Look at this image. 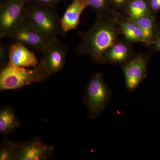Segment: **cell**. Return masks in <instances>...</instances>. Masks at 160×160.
<instances>
[{
  "label": "cell",
  "instance_id": "6da1fadb",
  "mask_svg": "<svg viewBox=\"0 0 160 160\" xmlns=\"http://www.w3.org/2000/svg\"><path fill=\"white\" fill-rule=\"evenodd\" d=\"M116 12L97 16L93 26L80 34L78 49L80 54L87 55L94 63L102 64L106 50L118 40L121 35L116 20Z\"/></svg>",
  "mask_w": 160,
  "mask_h": 160
},
{
  "label": "cell",
  "instance_id": "7a4b0ae2",
  "mask_svg": "<svg viewBox=\"0 0 160 160\" xmlns=\"http://www.w3.org/2000/svg\"><path fill=\"white\" fill-rule=\"evenodd\" d=\"M50 75L41 63L37 67H21L6 65L0 72V90H15L33 83L43 82Z\"/></svg>",
  "mask_w": 160,
  "mask_h": 160
},
{
  "label": "cell",
  "instance_id": "3957f363",
  "mask_svg": "<svg viewBox=\"0 0 160 160\" xmlns=\"http://www.w3.org/2000/svg\"><path fill=\"white\" fill-rule=\"evenodd\" d=\"M25 21L49 39L58 38L62 35L61 19L52 7L32 6Z\"/></svg>",
  "mask_w": 160,
  "mask_h": 160
},
{
  "label": "cell",
  "instance_id": "277c9868",
  "mask_svg": "<svg viewBox=\"0 0 160 160\" xmlns=\"http://www.w3.org/2000/svg\"><path fill=\"white\" fill-rule=\"evenodd\" d=\"M111 91L105 82L102 73L97 72L89 78L86 91L88 117L94 119L102 114L109 102Z\"/></svg>",
  "mask_w": 160,
  "mask_h": 160
},
{
  "label": "cell",
  "instance_id": "5b68a950",
  "mask_svg": "<svg viewBox=\"0 0 160 160\" xmlns=\"http://www.w3.org/2000/svg\"><path fill=\"white\" fill-rule=\"evenodd\" d=\"M27 0H6L0 8V38L9 33L26 19Z\"/></svg>",
  "mask_w": 160,
  "mask_h": 160
},
{
  "label": "cell",
  "instance_id": "8992f818",
  "mask_svg": "<svg viewBox=\"0 0 160 160\" xmlns=\"http://www.w3.org/2000/svg\"><path fill=\"white\" fill-rule=\"evenodd\" d=\"M149 53L135 54L126 64L121 66L122 69L126 89L134 91L147 76V66Z\"/></svg>",
  "mask_w": 160,
  "mask_h": 160
},
{
  "label": "cell",
  "instance_id": "52a82bcc",
  "mask_svg": "<svg viewBox=\"0 0 160 160\" xmlns=\"http://www.w3.org/2000/svg\"><path fill=\"white\" fill-rule=\"evenodd\" d=\"M68 48L59 38L50 40L42 52L40 63L50 75L60 72L65 67Z\"/></svg>",
  "mask_w": 160,
  "mask_h": 160
},
{
  "label": "cell",
  "instance_id": "ba28073f",
  "mask_svg": "<svg viewBox=\"0 0 160 160\" xmlns=\"http://www.w3.org/2000/svg\"><path fill=\"white\" fill-rule=\"evenodd\" d=\"M7 37L41 52L51 40L41 34L25 20L17 26Z\"/></svg>",
  "mask_w": 160,
  "mask_h": 160
},
{
  "label": "cell",
  "instance_id": "9c48e42d",
  "mask_svg": "<svg viewBox=\"0 0 160 160\" xmlns=\"http://www.w3.org/2000/svg\"><path fill=\"white\" fill-rule=\"evenodd\" d=\"M54 147L39 138L17 143L14 160H46L52 157Z\"/></svg>",
  "mask_w": 160,
  "mask_h": 160
},
{
  "label": "cell",
  "instance_id": "30bf717a",
  "mask_svg": "<svg viewBox=\"0 0 160 160\" xmlns=\"http://www.w3.org/2000/svg\"><path fill=\"white\" fill-rule=\"evenodd\" d=\"M8 51V65L10 66L31 68L37 67L39 64L34 52L22 43H13L9 47Z\"/></svg>",
  "mask_w": 160,
  "mask_h": 160
},
{
  "label": "cell",
  "instance_id": "8fae6325",
  "mask_svg": "<svg viewBox=\"0 0 160 160\" xmlns=\"http://www.w3.org/2000/svg\"><path fill=\"white\" fill-rule=\"evenodd\" d=\"M135 55L131 43L125 40H118L106 50L103 56L102 64L108 63L121 66L131 59Z\"/></svg>",
  "mask_w": 160,
  "mask_h": 160
},
{
  "label": "cell",
  "instance_id": "7c38bea8",
  "mask_svg": "<svg viewBox=\"0 0 160 160\" xmlns=\"http://www.w3.org/2000/svg\"><path fill=\"white\" fill-rule=\"evenodd\" d=\"M88 3L86 0H73L67 8L61 19L62 35L77 28L82 12Z\"/></svg>",
  "mask_w": 160,
  "mask_h": 160
},
{
  "label": "cell",
  "instance_id": "4fadbf2b",
  "mask_svg": "<svg viewBox=\"0 0 160 160\" xmlns=\"http://www.w3.org/2000/svg\"><path fill=\"white\" fill-rule=\"evenodd\" d=\"M115 18L120 34L126 41L131 44L143 43L142 31L134 21L118 12H116Z\"/></svg>",
  "mask_w": 160,
  "mask_h": 160
},
{
  "label": "cell",
  "instance_id": "5bb4252c",
  "mask_svg": "<svg viewBox=\"0 0 160 160\" xmlns=\"http://www.w3.org/2000/svg\"><path fill=\"white\" fill-rule=\"evenodd\" d=\"M134 22L142 31L143 44L147 46H153L160 31V26L158 22L156 14L151 13Z\"/></svg>",
  "mask_w": 160,
  "mask_h": 160
},
{
  "label": "cell",
  "instance_id": "9a60e30c",
  "mask_svg": "<svg viewBox=\"0 0 160 160\" xmlns=\"http://www.w3.org/2000/svg\"><path fill=\"white\" fill-rule=\"evenodd\" d=\"M21 124L13 109L10 106L3 107L0 111V132L6 135L19 128Z\"/></svg>",
  "mask_w": 160,
  "mask_h": 160
},
{
  "label": "cell",
  "instance_id": "2e32d148",
  "mask_svg": "<svg viewBox=\"0 0 160 160\" xmlns=\"http://www.w3.org/2000/svg\"><path fill=\"white\" fill-rule=\"evenodd\" d=\"M124 12L125 16L133 21L153 13L150 9L148 0H129Z\"/></svg>",
  "mask_w": 160,
  "mask_h": 160
},
{
  "label": "cell",
  "instance_id": "e0dca14e",
  "mask_svg": "<svg viewBox=\"0 0 160 160\" xmlns=\"http://www.w3.org/2000/svg\"><path fill=\"white\" fill-rule=\"evenodd\" d=\"M17 143L6 138L1 145L0 160H14Z\"/></svg>",
  "mask_w": 160,
  "mask_h": 160
},
{
  "label": "cell",
  "instance_id": "ac0fdd59",
  "mask_svg": "<svg viewBox=\"0 0 160 160\" xmlns=\"http://www.w3.org/2000/svg\"><path fill=\"white\" fill-rule=\"evenodd\" d=\"M97 16L112 14L116 11L109 9L106 0H86Z\"/></svg>",
  "mask_w": 160,
  "mask_h": 160
},
{
  "label": "cell",
  "instance_id": "d6986e66",
  "mask_svg": "<svg viewBox=\"0 0 160 160\" xmlns=\"http://www.w3.org/2000/svg\"><path fill=\"white\" fill-rule=\"evenodd\" d=\"M9 55V51L7 50V48L3 43L0 44V66L2 69L6 66L8 64L6 63L7 56Z\"/></svg>",
  "mask_w": 160,
  "mask_h": 160
},
{
  "label": "cell",
  "instance_id": "ffe728a7",
  "mask_svg": "<svg viewBox=\"0 0 160 160\" xmlns=\"http://www.w3.org/2000/svg\"><path fill=\"white\" fill-rule=\"evenodd\" d=\"M36 3L33 6H44L52 7L61 0H33Z\"/></svg>",
  "mask_w": 160,
  "mask_h": 160
},
{
  "label": "cell",
  "instance_id": "44dd1931",
  "mask_svg": "<svg viewBox=\"0 0 160 160\" xmlns=\"http://www.w3.org/2000/svg\"><path fill=\"white\" fill-rule=\"evenodd\" d=\"M116 9L124 12L129 0H110Z\"/></svg>",
  "mask_w": 160,
  "mask_h": 160
},
{
  "label": "cell",
  "instance_id": "7402d4cb",
  "mask_svg": "<svg viewBox=\"0 0 160 160\" xmlns=\"http://www.w3.org/2000/svg\"><path fill=\"white\" fill-rule=\"evenodd\" d=\"M148 2L152 13L156 14L160 10V0H148Z\"/></svg>",
  "mask_w": 160,
  "mask_h": 160
},
{
  "label": "cell",
  "instance_id": "603a6c76",
  "mask_svg": "<svg viewBox=\"0 0 160 160\" xmlns=\"http://www.w3.org/2000/svg\"><path fill=\"white\" fill-rule=\"evenodd\" d=\"M153 50L156 52H160V31L158 34L154 44L153 45Z\"/></svg>",
  "mask_w": 160,
  "mask_h": 160
}]
</instances>
